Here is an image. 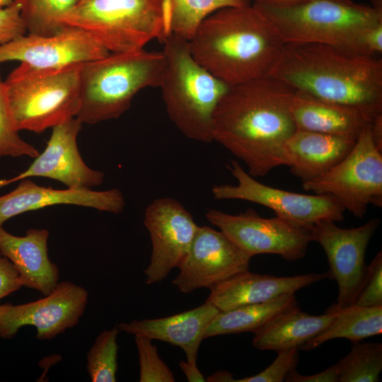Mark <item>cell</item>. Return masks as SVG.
Instances as JSON below:
<instances>
[{
    "label": "cell",
    "instance_id": "obj_14",
    "mask_svg": "<svg viewBox=\"0 0 382 382\" xmlns=\"http://www.w3.org/2000/svg\"><path fill=\"white\" fill-rule=\"evenodd\" d=\"M144 223L152 245L150 263L144 270L146 284L163 280L187 255L199 226L177 200L158 198L146 208Z\"/></svg>",
    "mask_w": 382,
    "mask_h": 382
},
{
    "label": "cell",
    "instance_id": "obj_19",
    "mask_svg": "<svg viewBox=\"0 0 382 382\" xmlns=\"http://www.w3.org/2000/svg\"><path fill=\"white\" fill-rule=\"evenodd\" d=\"M325 278V273L312 272L295 276L276 277L252 273L247 270L212 288L205 302L214 306L220 311H226L295 294L297 291Z\"/></svg>",
    "mask_w": 382,
    "mask_h": 382
},
{
    "label": "cell",
    "instance_id": "obj_44",
    "mask_svg": "<svg viewBox=\"0 0 382 382\" xmlns=\"http://www.w3.org/2000/svg\"><path fill=\"white\" fill-rule=\"evenodd\" d=\"M16 1V0H0V8L8 6Z\"/></svg>",
    "mask_w": 382,
    "mask_h": 382
},
{
    "label": "cell",
    "instance_id": "obj_37",
    "mask_svg": "<svg viewBox=\"0 0 382 382\" xmlns=\"http://www.w3.org/2000/svg\"><path fill=\"white\" fill-rule=\"evenodd\" d=\"M364 55L376 56L382 52V23L365 30L361 37Z\"/></svg>",
    "mask_w": 382,
    "mask_h": 382
},
{
    "label": "cell",
    "instance_id": "obj_24",
    "mask_svg": "<svg viewBox=\"0 0 382 382\" xmlns=\"http://www.w3.org/2000/svg\"><path fill=\"white\" fill-rule=\"evenodd\" d=\"M335 315L325 310L319 316L310 315L298 306L285 311L256 331L253 345L260 350L277 352L300 348L324 331L332 322Z\"/></svg>",
    "mask_w": 382,
    "mask_h": 382
},
{
    "label": "cell",
    "instance_id": "obj_39",
    "mask_svg": "<svg viewBox=\"0 0 382 382\" xmlns=\"http://www.w3.org/2000/svg\"><path fill=\"white\" fill-rule=\"evenodd\" d=\"M179 366L190 382H204V376L197 368V362L181 360Z\"/></svg>",
    "mask_w": 382,
    "mask_h": 382
},
{
    "label": "cell",
    "instance_id": "obj_30",
    "mask_svg": "<svg viewBox=\"0 0 382 382\" xmlns=\"http://www.w3.org/2000/svg\"><path fill=\"white\" fill-rule=\"evenodd\" d=\"M117 326L103 331L86 356V368L93 382H115L117 370Z\"/></svg>",
    "mask_w": 382,
    "mask_h": 382
},
{
    "label": "cell",
    "instance_id": "obj_41",
    "mask_svg": "<svg viewBox=\"0 0 382 382\" xmlns=\"http://www.w3.org/2000/svg\"><path fill=\"white\" fill-rule=\"evenodd\" d=\"M255 4L272 5V6H287L295 4L307 0H252ZM342 1H352V0H338Z\"/></svg>",
    "mask_w": 382,
    "mask_h": 382
},
{
    "label": "cell",
    "instance_id": "obj_23",
    "mask_svg": "<svg viewBox=\"0 0 382 382\" xmlns=\"http://www.w3.org/2000/svg\"><path fill=\"white\" fill-rule=\"evenodd\" d=\"M291 112L297 129L341 136L357 140L372 122L359 110L296 90Z\"/></svg>",
    "mask_w": 382,
    "mask_h": 382
},
{
    "label": "cell",
    "instance_id": "obj_42",
    "mask_svg": "<svg viewBox=\"0 0 382 382\" xmlns=\"http://www.w3.org/2000/svg\"><path fill=\"white\" fill-rule=\"evenodd\" d=\"M207 381H214V382H228L233 381L234 378L231 374L226 371H220L216 372L207 378Z\"/></svg>",
    "mask_w": 382,
    "mask_h": 382
},
{
    "label": "cell",
    "instance_id": "obj_15",
    "mask_svg": "<svg viewBox=\"0 0 382 382\" xmlns=\"http://www.w3.org/2000/svg\"><path fill=\"white\" fill-rule=\"evenodd\" d=\"M250 260L221 231L208 226H199L173 284L185 294L200 288L211 289L249 270Z\"/></svg>",
    "mask_w": 382,
    "mask_h": 382
},
{
    "label": "cell",
    "instance_id": "obj_4",
    "mask_svg": "<svg viewBox=\"0 0 382 382\" xmlns=\"http://www.w3.org/2000/svg\"><path fill=\"white\" fill-rule=\"evenodd\" d=\"M166 68L163 51L144 49L110 52L83 63L80 69V105L76 115L90 125L116 119L131 105L136 94L158 87Z\"/></svg>",
    "mask_w": 382,
    "mask_h": 382
},
{
    "label": "cell",
    "instance_id": "obj_1",
    "mask_svg": "<svg viewBox=\"0 0 382 382\" xmlns=\"http://www.w3.org/2000/svg\"><path fill=\"white\" fill-rule=\"evenodd\" d=\"M295 91L270 75L229 86L213 115V141L243 161L253 177L284 165L283 146L296 129Z\"/></svg>",
    "mask_w": 382,
    "mask_h": 382
},
{
    "label": "cell",
    "instance_id": "obj_13",
    "mask_svg": "<svg viewBox=\"0 0 382 382\" xmlns=\"http://www.w3.org/2000/svg\"><path fill=\"white\" fill-rule=\"evenodd\" d=\"M88 291L71 282H61L48 295L23 304L0 306V337H13L23 326L36 329L35 337L52 340L76 325L85 312Z\"/></svg>",
    "mask_w": 382,
    "mask_h": 382
},
{
    "label": "cell",
    "instance_id": "obj_40",
    "mask_svg": "<svg viewBox=\"0 0 382 382\" xmlns=\"http://www.w3.org/2000/svg\"><path fill=\"white\" fill-rule=\"evenodd\" d=\"M371 130L376 145L382 151V115L372 121Z\"/></svg>",
    "mask_w": 382,
    "mask_h": 382
},
{
    "label": "cell",
    "instance_id": "obj_32",
    "mask_svg": "<svg viewBox=\"0 0 382 382\" xmlns=\"http://www.w3.org/2000/svg\"><path fill=\"white\" fill-rule=\"evenodd\" d=\"M139 360L140 382H174L175 378L169 367L160 358L157 347L151 340L134 336Z\"/></svg>",
    "mask_w": 382,
    "mask_h": 382
},
{
    "label": "cell",
    "instance_id": "obj_29",
    "mask_svg": "<svg viewBox=\"0 0 382 382\" xmlns=\"http://www.w3.org/2000/svg\"><path fill=\"white\" fill-rule=\"evenodd\" d=\"M80 0H16L21 4V15L28 34L51 36L66 25L63 15Z\"/></svg>",
    "mask_w": 382,
    "mask_h": 382
},
{
    "label": "cell",
    "instance_id": "obj_34",
    "mask_svg": "<svg viewBox=\"0 0 382 382\" xmlns=\"http://www.w3.org/2000/svg\"><path fill=\"white\" fill-rule=\"evenodd\" d=\"M354 304L382 306V253L378 252L367 265L366 275Z\"/></svg>",
    "mask_w": 382,
    "mask_h": 382
},
{
    "label": "cell",
    "instance_id": "obj_9",
    "mask_svg": "<svg viewBox=\"0 0 382 382\" xmlns=\"http://www.w3.org/2000/svg\"><path fill=\"white\" fill-rule=\"evenodd\" d=\"M371 125L342 161L320 178L302 184L306 191L332 196L361 219L369 204L382 206V151L374 141Z\"/></svg>",
    "mask_w": 382,
    "mask_h": 382
},
{
    "label": "cell",
    "instance_id": "obj_35",
    "mask_svg": "<svg viewBox=\"0 0 382 382\" xmlns=\"http://www.w3.org/2000/svg\"><path fill=\"white\" fill-rule=\"evenodd\" d=\"M28 33L21 15V4H13L0 8V45L9 42Z\"/></svg>",
    "mask_w": 382,
    "mask_h": 382
},
{
    "label": "cell",
    "instance_id": "obj_12",
    "mask_svg": "<svg viewBox=\"0 0 382 382\" xmlns=\"http://www.w3.org/2000/svg\"><path fill=\"white\" fill-rule=\"evenodd\" d=\"M379 223V219H371L360 226L342 228L325 220L309 228L312 241L319 243L326 254L329 264L326 278L337 283L335 303L339 307L355 302L366 275V250Z\"/></svg>",
    "mask_w": 382,
    "mask_h": 382
},
{
    "label": "cell",
    "instance_id": "obj_6",
    "mask_svg": "<svg viewBox=\"0 0 382 382\" xmlns=\"http://www.w3.org/2000/svg\"><path fill=\"white\" fill-rule=\"evenodd\" d=\"M255 4L273 22L284 44H323L355 54L364 55L361 47L364 31L382 23L381 11L353 1Z\"/></svg>",
    "mask_w": 382,
    "mask_h": 382
},
{
    "label": "cell",
    "instance_id": "obj_11",
    "mask_svg": "<svg viewBox=\"0 0 382 382\" xmlns=\"http://www.w3.org/2000/svg\"><path fill=\"white\" fill-rule=\"evenodd\" d=\"M227 168L238 184L213 186L215 199H241L261 204L277 216L308 228L322 221L344 220L345 208L331 195L296 193L264 185L235 160H231Z\"/></svg>",
    "mask_w": 382,
    "mask_h": 382
},
{
    "label": "cell",
    "instance_id": "obj_31",
    "mask_svg": "<svg viewBox=\"0 0 382 382\" xmlns=\"http://www.w3.org/2000/svg\"><path fill=\"white\" fill-rule=\"evenodd\" d=\"M18 132L12 118L0 73V157L25 156L35 158L39 155L37 149L24 141Z\"/></svg>",
    "mask_w": 382,
    "mask_h": 382
},
{
    "label": "cell",
    "instance_id": "obj_27",
    "mask_svg": "<svg viewBox=\"0 0 382 382\" xmlns=\"http://www.w3.org/2000/svg\"><path fill=\"white\" fill-rule=\"evenodd\" d=\"M169 32L187 41L209 16L221 8L248 4V0H169Z\"/></svg>",
    "mask_w": 382,
    "mask_h": 382
},
{
    "label": "cell",
    "instance_id": "obj_43",
    "mask_svg": "<svg viewBox=\"0 0 382 382\" xmlns=\"http://www.w3.org/2000/svg\"><path fill=\"white\" fill-rule=\"evenodd\" d=\"M371 1L374 8L382 11V0H371Z\"/></svg>",
    "mask_w": 382,
    "mask_h": 382
},
{
    "label": "cell",
    "instance_id": "obj_7",
    "mask_svg": "<svg viewBox=\"0 0 382 382\" xmlns=\"http://www.w3.org/2000/svg\"><path fill=\"white\" fill-rule=\"evenodd\" d=\"M169 0H80L61 18L88 33L110 52L144 49L170 34Z\"/></svg>",
    "mask_w": 382,
    "mask_h": 382
},
{
    "label": "cell",
    "instance_id": "obj_3",
    "mask_svg": "<svg viewBox=\"0 0 382 382\" xmlns=\"http://www.w3.org/2000/svg\"><path fill=\"white\" fill-rule=\"evenodd\" d=\"M296 90L354 107L372 121L382 115V59L332 46L284 44L269 74Z\"/></svg>",
    "mask_w": 382,
    "mask_h": 382
},
{
    "label": "cell",
    "instance_id": "obj_8",
    "mask_svg": "<svg viewBox=\"0 0 382 382\" xmlns=\"http://www.w3.org/2000/svg\"><path fill=\"white\" fill-rule=\"evenodd\" d=\"M81 64L40 69L21 63L8 74L4 83L12 118L19 132L40 134L76 117Z\"/></svg>",
    "mask_w": 382,
    "mask_h": 382
},
{
    "label": "cell",
    "instance_id": "obj_28",
    "mask_svg": "<svg viewBox=\"0 0 382 382\" xmlns=\"http://www.w3.org/2000/svg\"><path fill=\"white\" fill-rule=\"evenodd\" d=\"M349 352L336 364L339 382H376L382 371V344L352 342Z\"/></svg>",
    "mask_w": 382,
    "mask_h": 382
},
{
    "label": "cell",
    "instance_id": "obj_22",
    "mask_svg": "<svg viewBox=\"0 0 382 382\" xmlns=\"http://www.w3.org/2000/svg\"><path fill=\"white\" fill-rule=\"evenodd\" d=\"M220 311L204 303L189 310L168 317L132 320L117 325L120 331L158 340L183 349L187 361L197 362V352L204 334L213 318Z\"/></svg>",
    "mask_w": 382,
    "mask_h": 382
},
{
    "label": "cell",
    "instance_id": "obj_26",
    "mask_svg": "<svg viewBox=\"0 0 382 382\" xmlns=\"http://www.w3.org/2000/svg\"><path fill=\"white\" fill-rule=\"evenodd\" d=\"M327 310L335 315L332 322L299 350L311 351L333 339L345 338L357 342L382 333V306L366 307L352 304L341 308L334 303Z\"/></svg>",
    "mask_w": 382,
    "mask_h": 382
},
{
    "label": "cell",
    "instance_id": "obj_18",
    "mask_svg": "<svg viewBox=\"0 0 382 382\" xmlns=\"http://www.w3.org/2000/svg\"><path fill=\"white\" fill-rule=\"evenodd\" d=\"M57 204L77 205L114 214L121 213L125 200L121 190L91 189H53L40 186L28 178L9 193L0 197V226L11 218L29 211Z\"/></svg>",
    "mask_w": 382,
    "mask_h": 382
},
{
    "label": "cell",
    "instance_id": "obj_16",
    "mask_svg": "<svg viewBox=\"0 0 382 382\" xmlns=\"http://www.w3.org/2000/svg\"><path fill=\"white\" fill-rule=\"evenodd\" d=\"M110 52L88 33L65 25L51 36L28 34L0 45V64L7 61L40 69H60L102 58Z\"/></svg>",
    "mask_w": 382,
    "mask_h": 382
},
{
    "label": "cell",
    "instance_id": "obj_2",
    "mask_svg": "<svg viewBox=\"0 0 382 382\" xmlns=\"http://www.w3.org/2000/svg\"><path fill=\"white\" fill-rule=\"evenodd\" d=\"M284 45L273 22L255 4L218 10L189 41L196 62L229 86L267 76Z\"/></svg>",
    "mask_w": 382,
    "mask_h": 382
},
{
    "label": "cell",
    "instance_id": "obj_20",
    "mask_svg": "<svg viewBox=\"0 0 382 382\" xmlns=\"http://www.w3.org/2000/svg\"><path fill=\"white\" fill-rule=\"evenodd\" d=\"M50 232L30 228L17 236L0 226V254L16 268L23 286L50 294L59 283V270L48 256Z\"/></svg>",
    "mask_w": 382,
    "mask_h": 382
},
{
    "label": "cell",
    "instance_id": "obj_10",
    "mask_svg": "<svg viewBox=\"0 0 382 382\" xmlns=\"http://www.w3.org/2000/svg\"><path fill=\"white\" fill-rule=\"evenodd\" d=\"M205 217L251 258L274 254L289 262L299 260L312 241L308 228L277 216L263 218L250 209L238 214L209 209Z\"/></svg>",
    "mask_w": 382,
    "mask_h": 382
},
{
    "label": "cell",
    "instance_id": "obj_36",
    "mask_svg": "<svg viewBox=\"0 0 382 382\" xmlns=\"http://www.w3.org/2000/svg\"><path fill=\"white\" fill-rule=\"evenodd\" d=\"M22 286L16 268L10 260L0 254V301Z\"/></svg>",
    "mask_w": 382,
    "mask_h": 382
},
{
    "label": "cell",
    "instance_id": "obj_38",
    "mask_svg": "<svg viewBox=\"0 0 382 382\" xmlns=\"http://www.w3.org/2000/svg\"><path fill=\"white\" fill-rule=\"evenodd\" d=\"M286 382H339L340 374L336 364L313 375H302L294 369L287 374Z\"/></svg>",
    "mask_w": 382,
    "mask_h": 382
},
{
    "label": "cell",
    "instance_id": "obj_21",
    "mask_svg": "<svg viewBox=\"0 0 382 382\" xmlns=\"http://www.w3.org/2000/svg\"><path fill=\"white\" fill-rule=\"evenodd\" d=\"M357 140L296 129L283 146L284 165L302 183L320 178L342 161Z\"/></svg>",
    "mask_w": 382,
    "mask_h": 382
},
{
    "label": "cell",
    "instance_id": "obj_17",
    "mask_svg": "<svg viewBox=\"0 0 382 382\" xmlns=\"http://www.w3.org/2000/svg\"><path fill=\"white\" fill-rule=\"evenodd\" d=\"M82 124L73 117L53 127L45 150L24 172L11 179L0 180V187L32 177L57 180L67 188L91 189L101 185L105 173L88 167L78 149L77 137Z\"/></svg>",
    "mask_w": 382,
    "mask_h": 382
},
{
    "label": "cell",
    "instance_id": "obj_5",
    "mask_svg": "<svg viewBox=\"0 0 382 382\" xmlns=\"http://www.w3.org/2000/svg\"><path fill=\"white\" fill-rule=\"evenodd\" d=\"M166 68L159 88L170 120L188 139L213 141V115L229 88L193 58L189 41L174 34L164 40Z\"/></svg>",
    "mask_w": 382,
    "mask_h": 382
},
{
    "label": "cell",
    "instance_id": "obj_33",
    "mask_svg": "<svg viewBox=\"0 0 382 382\" xmlns=\"http://www.w3.org/2000/svg\"><path fill=\"white\" fill-rule=\"evenodd\" d=\"M299 349L291 348L277 352L273 362L256 375L234 380L236 382H283L287 374L296 369L299 361Z\"/></svg>",
    "mask_w": 382,
    "mask_h": 382
},
{
    "label": "cell",
    "instance_id": "obj_25",
    "mask_svg": "<svg viewBox=\"0 0 382 382\" xmlns=\"http://www.w3.org/2000/svg\"><path fill=\"white\" fill-rule=\"evenodd\" d=\"M298 306L295 294H291L267 302L219 311L207 327L204 339L245 332L255 333L281 313Z\"/></svg>",
    "mask_w": 382,
    "mask_h": 382
}]
</instances>
